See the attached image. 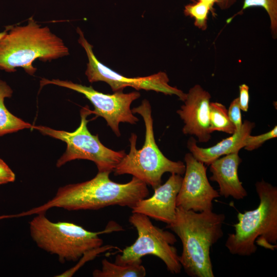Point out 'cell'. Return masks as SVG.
Listing matches in <instances>:
<instances>
[{"label": "cell", "mask_w": 277, "mask_h": 277, "mask_svg": "<svg viewBox=\"0 0 277 277\" xmlns=\"http://www.w3.org/2000/svg\"><path fill=\"white\" fill-rule=\"evenodd\" d=\"M129 222L135 228L137 238L134 243L116 256L115 263L142 262V257L153 255L162 260L170 273H180L182 267L177 249L173 246L177 241L175 235L154 225L149 217L142 214L132 213Z\"/></svg>", "instance_id": "obj_8"}, {"label": "cell", "mask_w": 277, "mask_h": 277, "mask_svg": "<svg viewBox=\"0 0 277 277\" xmlns=\"http://www.w3.org/2000/svg\"><path fill=\"white\" fill-rule=\"evenodd\" d=\"M237 0H216V4L222 10L231 8Z\"/></svg>", "instance_id": "obj_25"}, {"label": "cell", "mask_w": 277, "mask_h": 277, "mask_svg": "<svg viewBox=\"0 0 277 277\" xmlns=\"http://www.w3.org/2000/svg\"><path fill=\"white\" fill-rule=\"evenodd\" d=\"M241 110L239 98L236 97L231 102L227 110L229 118L236 131L240 129L243 124Z\"/></svg>", "instance_id": "obj_22"}, {"label": "cell", "mask_w": 277, "mask_h": 277, "mask_svg": "<svg viewBox=\"0 0 277 277\" xmlns=\"http://www.w3.org/2000/svg\"><path fill=\"white\" fill-rule=\"evenodd\" d=\"M115 230H119L117 226L107 227L103 231L92 232L72 223L53 222L45 213L36 214L29 222L30 234L37 247L56 255L61 262L80 260L102 246L100 234Z\"/></svg>", "instance_id": "obj_6"}, {"label": "cell", "mask_w": 277, "mask_h": 277, "mask_svg": "<svg viewBox=\"0 0 277 277\" xmlns=\"http://www.w3.org/2000/svg\"><path fill=\"white\" fill-rule=\"evenodd\" d=\"M78 43L85 49L88 60L85 74L90 83L99 81L107 83L114 92L123 91L126 87L136 90H153L166 95H176L183 102L186 93L169 84V80L164 72H159L144 77H128L111 70L101 63L95 57L92 46L87 41L82 30L77 27Z\"/></svg>", "instance_id": "obj_9"}, {"label": "cell", "mask_w": 277, "mask_h": 277, "mask_svg": "<svg viewBox=\"0 0 277 277\" xmlns=\"http://www.w3.org/2000/svg\"><path fill=\"white\" fill-rule=\"evenodd\" d=\"M255 7L263 8L267 13L270 23V30L273 38L277 37V0H244L241 10L236 14H242L245 10Z\"/></svg>", "instance_id": "obj_19"}, {"label": "cell", "mask_w": 277, "mask_h": 277, "mask_svg": "<svg viewBox=\"0 0 277 277\" xmlns=\"http://www.w3.org/2000/svg\"><path fill=\"white\" fill-rule=\"evenodd\" d=\"M209 12L213 15L215 14L209 5L199 0L186 5L184 9V14L193 18L194 25L203 31L207 29V21Z\"/></svg>", "instance_id": "obj_20"}, {"label": "cell", "mask_w": 277, "mask_h": 277, "mask_svg": "<svg viewBox=\"0 0 277 277\" xmlns=\"http://www.w3.org/2000/svg\"><path fill=\"white\" fill-rule=\"evenodd\" d=\"M193 1V0H192ZM201 1L204 3L207 4L210 6V7L211 8V9L214 11L213 6L214 4H216V0H199Z\"/></svg>", "instance_id": "obj_26"}, {"label": "cell", "mask_w": 277, "mask_h": 277, "mask_svg": "<svg viewBox=\"0 0 277 277\" xmlns=\"http://www.w3.org/2000/svg\"><path fill=\"white\" fill-rule=\"evenodd\" d=\"M209 131L224 132L230 135L233 134L236 129L230 121L227 109L225 106L219 102H210L209 111Z\"/></svg>", "instance_id": "obj_18"}, {"label": "cell", "mask_w": 277, "mask_h": 277, "mask_svg": "<svg viewBox=\"0 0 277 277\" xmlns=\"http://www.w3.org/2000/svg\"><path fill=\"white\" fill-rule=\"evenodd\" d=\"M92 114L88 106L80 111L81 123L73 132L55 130L43 126H33L42 134L61 140L66 143L65 152L57 160L56 166L60 167L66 163L75 160H87L93 162L98 172H111L125 155L124 150L115 151L104 146L98 134H92L87 128V116Z\"/></svg>", "instance_id": "obj_7"}, {"label": "cell", "mask_w": 277, "mask_h": 277, "mask_svg": "<svg viewBox=\"0 0 277 277\" xmlns=\"http://www.w3.org/2000/svg\"><path fill=\"white\" fill-rule=\"evenodd\" d=\"M276 136L277 127L275 126L267 132L255 136L249 135L246 138L244 148L248 151L253 150L260 147L266 141Z\"/></svg>", "instance_id": "obj_21"}, {"label": "cell", "mask_w": 277, "mask_h": 277, "mask_svg": "<svg viewBox=\"0 0 277 277\" xmlns=\"http://www.w3.org/2000/svg\"><path fill=\"white\" fill-rule=\"evenodd\" d=\"M7 29L2 32H0V39L6 34Z\"/></svg>", "instance_id": "obj_27"}, {"label": "cell", "mask_w": 277, "mask_h": 277, "mask_svg": "<svg viewBox=\"0 0 277 277\" xmlns=\"http://www.w3.org/2000/svg\"><path fill=\"white\" fill-rule=\"evenodd\" d=\"M141 263L118 264L104 259L102 261L101 269L94 270L92 275L94 277H144L146 270Z\"/></svg>", "instance_id": "obj_17"}, {"label": "cell", "mask_w": 277, "mask_h": 277, "mask_svg": "<svg viewBox=\"0 0 277 277\" xmlns=\"http://www.w3.org/2000/svg\"><path fill=\"white\" fill-rule=\"evenodd\" d=\"M241 162L239 152H234L224 155L209 165L212 173L209 179L219 184L220 195L225 198L231 196L235 200H242L247 196L238 175Z\"/></svg>", "instance_id": "obj_14"}, {"label": "cell", "mask_w": 277, "mask_h": 277, "mask_svg": "<svg viewBox=\"0 0 277 277\" xmlns=\"http://www.w3.org/2000/svg\"><path fill=\"white\" fill-rule=\"evenodd\" d=\"M254 127V123L245 120L240 130L211 147H200L197 145L196 140L190 137L187 142V148L196 160L209 165L223 155L239 152L244 147L246 138Z\"/></svg>", "instance_id": "obj_15"}, {"label": "cell", "mask_w": 277, "mask_h": 277, "mask_svg": "<svg viewBox=\"0 0 277 277\" xmlns=\"http://www.w3.org/2000/svg\"><path fill=\"white\" fill-rule=\"evenodd\" d=\"M184 177L177 194L176 205L195 212L212 210V201L220 195L210 185L207 167L190 152L184 157Z\"/></svg>", "instance_id": "obj_11"}, {"label": "cell", "mask_w": 277, "mask_h": 277, "mask_svg": "<svg viewBox=\"0 0 277 277\" xmlns=\"http://www.w3.org/2000/svg\"><path fill=\"white\" fill-rule=\"evenodd\" d=\"M133 113L140 114L145 126L144 145L136 148L137 136L132 133L129 139L130 150L117 164L115 175L130 174L153 189L161 184L162 177L166 172L184 174L185 164L182 161H173L167 158L159 148L154 136L151 107L147 100L138 107L133 108Z\"/></svg>", "instance_id": "obj_5"}, {"label": "cell", "mask_w": 277, "mask_h": 277, "mask_svg": "<svg viewBox=\"0 0 277 277\" xmlns=\"http://www.w3.org/2000/svg\"><path fill=\"white\" fill-rule=\"evenodd\" d=\"M210 98L208 91L200 85H195L186 93L184 104L176 111L184 124L183 133L195 136L201 143L208 142L211 138L209 129Z\"/></svg>", "instance_id": "obj_12"}, {"label": "cell", "mask_w": 277, "mask_h": 277, "mask_svg": "<svg viewBox=\"0 0 277 277\" xmlns=\"http://www.w3.org/2000/svg\"><path fill=\"white\" fill-rule=\"evenodd\" d=\"M182 175L171 173L163 185L154 188L153 195L138 202L131 209L138 213L169 225L176 215V201L182 183Z\"/></svg>", "instance_id": "obj_13"}, {"label": "cell", "mask_w": 277, "mask_h": 277, "mask_svg": "<svg viewBox=\"0 0 277 277\" xmlns=\"http://www.w3.org/2000/svg\"><path fill=\"white\" fill-rule=\"evenodd\" d=\"M260 200L256 208L239 212L234 233L229 234L225 246L233 255L248 256L259 245L274 251L277 248V188L263 179L255 184Z\"/></svg>", "instance_id": "obj_4"}, {"label": "cell", "mask_w": 277, "mask_h": 277, "mask_svg": "<svg viewBox=\"0 0 277 277\" xmlns=\"http://www.w3.org/2000/svg\"><path fill=\"white\" fill-rule=\"evenodd\" d=\"M15 174L9 166L0 159V185L13 182Z\"/></svg>", "instance_id": "obj_23"}, {"label": "cell", "mask_w": 277, "mask_h": 277, "mask_svg": "<svg viewBox=\"0 0 277 277\" xmlns=\"http://www.w3.org/2000/svg\"><path fill=\"white\" fill-rule=\"evenodd\" d=\"M108 171L98 172L92 179L60 187L45 204L17 214L18 217L45 213L52 208L70 211L98 210L111 206L132 208L149 195L147 185L132 176L128 183L114 182Z\"/></svg>", "instance_id": "obj_1"}, {"label": "cell", "mask_w": 277, "mask_h": 277, "mask_svg": "<svg viewBox=\"0 0 277 277\" xmlns=\"http://www.w3.org/2000/svg\"><path fill=\"white\" fill-rule=\"evenodd\" d=\"M48 84L67 88L83 94L94 106L92 114L104 118L117 136L121 135V123L135 124L139 121L130 108L132 102L140 97L138 92L125 93L123 91H118L111 94L97 91L91 86L69 81L42 78L40 81L41 88Z\"/></svg>", "instance_id": "obj_10"}, {"label": "cell", "mask_w": 277, "mask_h": 277, "mask_svg": "<svg viewBox=\"0 0 277 277\" xmlns=\"http://www.w3.org/2000/svg\"><path fill=\"white\" fill-rule=\"evenodd\" d=\"M8 30L0 39V70L14 72L21 67L33 75L35 60L51 61L69 54L61 38L32 17L27 25L11 27Z\"/></svg>", "instance_id": "obj_3"}, {"label": "cell", "mask_w": 277, "mask_h": 277, "mask_svg": "<svg viewBox=\"0 0 277 277\" xmlns=\"http://www.w3.org/2000/svg\"><path fill=\"white\" fill-rule=\"evenodd\" d=\"M13 90L7 83L0 80V137L26 128L33 125L12 114L6 108L4 101L11 97Z\"/></svg>", "instance_id": "obj_16"}, {"label": "cell", "mask_w": 277, "mask_h": 277, "mask_svg": "<svg viewBox=\"0 0 277 277\" xmlns=\"http://www.w3.org/2000/svg\"><path fill=\"white\" fill-rule=\"evenodd\" d=\"M240 96L239 98L241 110L247 112L249 107V87L245 84L239 86Z\"/></svg>", "instance_id": "obj_24"}, {"label": "cell", "mask_w": 277, "mask_h": 277, "mask_svg": "<svg viewBox=\"0 0 277 277\" xmlns=\"http://www.w3.org/2000/svg\"><path fill=\"white\" fill-rule=\"evenodd\" d=\"M225 219L224 214L212 210L195 212L176 207L175 220L167 227L182 242L183 250L179 260L188 275L214 276L210 249L223 236Z\"/></svg>", "instance_id": "obj_2"}]
</instances>
